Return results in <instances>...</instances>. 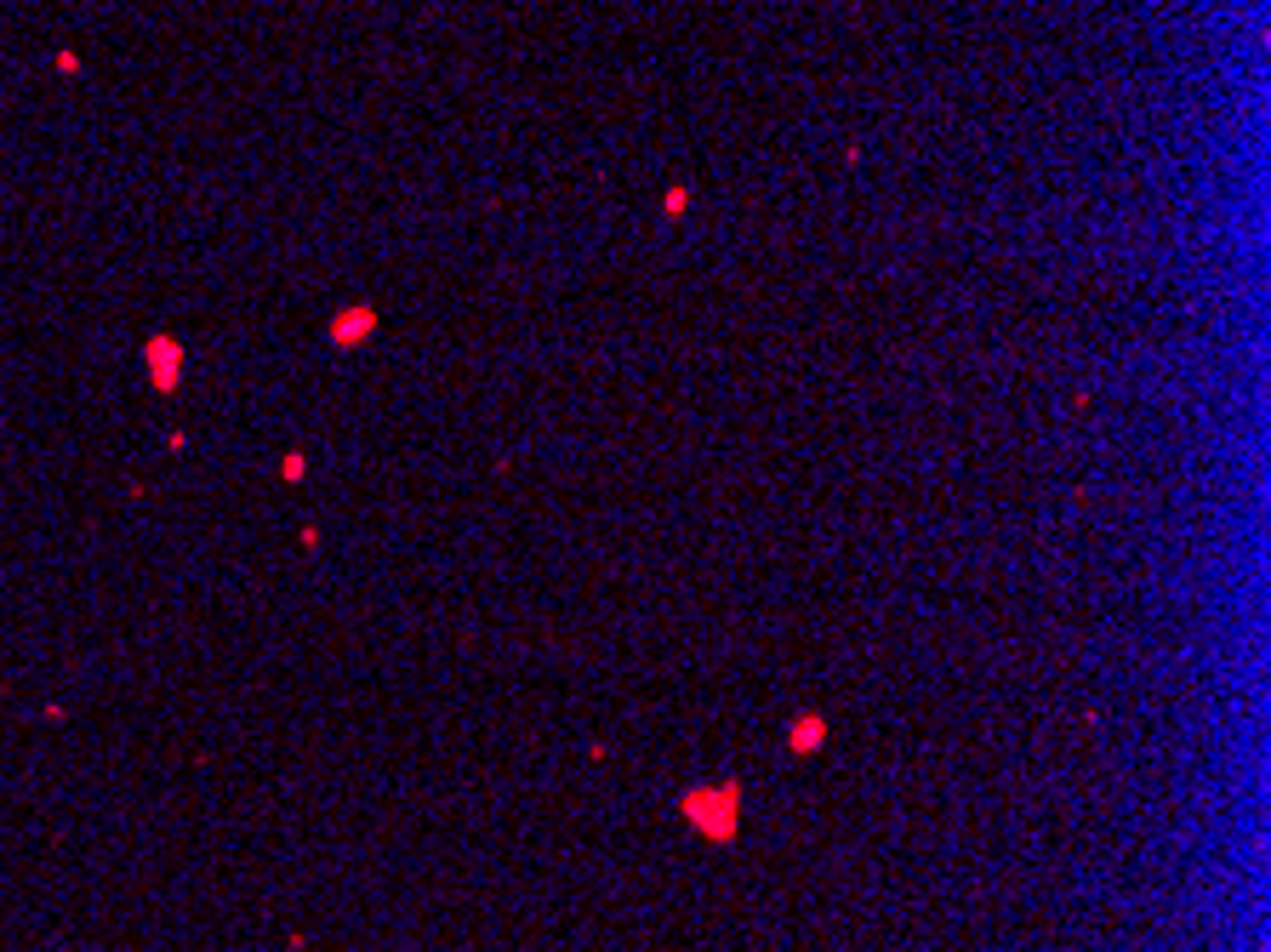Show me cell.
Masks as SVG:
<instances>
[{
    "label": "cell",
    "mask_w": 1271,
    "mask_h": 952,
    "mask_svg": "<svg viewBox=\"0 0 1271 952\" xmlns=\"http://www.w3.org/2000/svg\"><path fill=\"white\" fill-rule=\"evenodd\" d=\"M685 200H690L685 189H668V206H662V212H668V217H679V212H685Z\"/></svg>",
    "instance_id": "3"
},
{
    "label": "cell",
    "mask_w": 1271,
    "mask_h": 952,
    "mask_svg": "<svg viewBox=\"0 0 1271 952\" xmlns=\"http://www.w3.org/2000/svg\"><path fill=\"white\" fill-rule=\"evenodd\" d=\"M679 810H685L690 827H702L713 845H724L730 832H736V821H742V793L724 781V787H702V793H685L679 798Z\"/></svg>",
    "instance_id": "1"
},
{
    "label": "cell",
    "mask_w": 1271,
    "mask_h": 952,
    "mask_svg": "<svg viewBox=\"0 0 1271 952\" xmlns=\"http://www.w3.org/2000/svg\"><path fill=\"white\" fill-rule=\"evenodd\" d=\"M821 741H827V719H821V713H804V719H793V730H787V747H793V753H815Z\"/></svg>",
    "instance_id": "2"
}]
</instances>
